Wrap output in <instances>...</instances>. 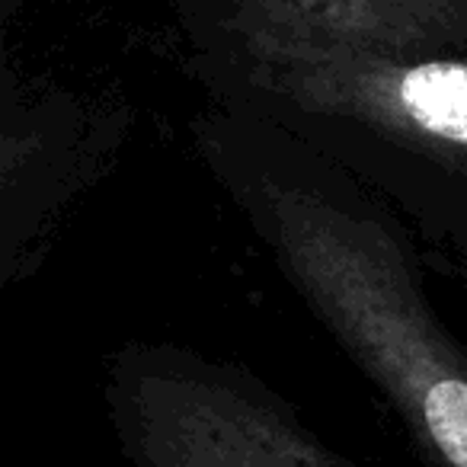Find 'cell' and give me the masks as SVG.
Listing matches in <instances>:
<instances>
[{"label": "cell", "instance_id": "5b68a950", "mask_svg": "<svg viewBox=\"0 0 467 467\" xmlns=\"http://www.w3.org/2000/svg\"><path fill=\"white\" fill-rule=\"evenodd\" d=\"M176 23L186 46H426L467 42V0H180Z\"/></svg>", "mask_w": 467, "mask_h": 467}, {"label": "cell", "instance_id": "277c9868", "mask_svg": "<svg viewBox=\"0 0 467 467\" xmlns=\"http://www.w3.org/2000/svg\"><path fill=\"white\" fill-rule=\"evenodd\" d=\"M122 129V109H103V103L7 71L0 131V269L7 285L33 273L58 214L103 173Z\"/></svg>", "mask_w": 467, "mask_h": 467}, {"label": "cell", "instance_id": "7a4b0ae2", "mask_svg": "<svg viewBox=\"0 0 467 467\" xmlns=\"http://www.w3.org/2000/svg\"><path fill=\"white\" fill-rule=\"evenodd\" d=\"M186 58L212 106L330 157L467 279V42H192Z\"/></svg>", "mask_w": 467, "mask_h": 467}, {"label": "cell", "instance_id": "6da1fadb", "mask_svg": "<svg viewBox=\"0 0 467 467\" xmlns=\"http://www.w3.org/2000/svg\"><path fill=\"white\" fill-rule=\"evenodd\" d=\"M192 141L288 288L388 403L420 467H467V343L429 298L410 227L260 119L208 106Z\"/></svg>", "mask_w": 467, "mask_h": 467}, {"label": "cell", "instance_id": "3957f363", "mask_svg": "<svg viewBox=\"0 0 467 467\" xmlns=\"http://www.w3.org/2000/svg\"><path fill=\"white\" fill-rule=\"evenodd\" d=\"M103 407L131 467H356L254 368L192 346L112 349Z\"/></svg>", "mask_w": 467, "mask_h": 467}]
</instances>
